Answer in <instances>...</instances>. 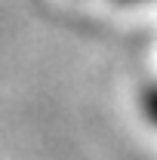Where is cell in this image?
I'll use <instances>...</instances> for the list:
<instances>
[{"label":"cell","mask_w":157,"mask_h":160,"mask_svg":"<svg viewBox=\"0 0 157 160\" xmlns=\"http://www.w3.org/2000/svg\"><path fill=\"white\" fill-rule=\"evenodd\" d=\"M123 3H126V0H123ZM133 3H139V0H133Z\"/></svg>","instance_id":"7a4b0ae2"},{"label":"cell","mask_w":157,"mask_h":160,"mask_svg":"<svg viewBox=\"0 0 157 160\" xmlns=\"http://www.w3.org/2000/svg\"><path fill=\"white\" fill-rule=\"evenodd\" d=\"M145 111H148V117L157 123V86L145 92Z\"/></svg>","instance_id":"6da1fadb"}]
</instances>
